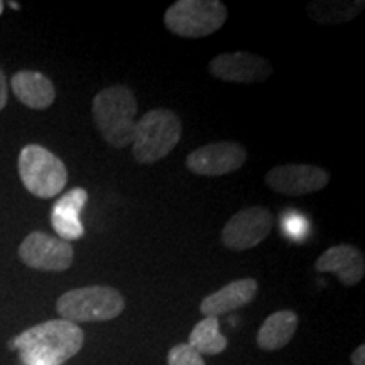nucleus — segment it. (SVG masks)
<instances>
[{
  "mask_svg": "<svg viewBox=\"0 0 365 365\" xmlns=\"http://www.w3.org/2000/svg\"><path fill=\"white\" fill-rule=\"evenodd\" d=\"M85 344V331L66 319H49L27 328L9 341L24 365H63L75 357Z\"/></svg>",
  "mask_w": 365,
  "mask_h": 365,
  "instance_id": "1",
  "label": "nucleus"
},
{
  "mask_svg": "<svg viewBox=\"0 0 365 365\" xmlns=\"http://www.w3.org/2000/svg\"><path fill=\"white\" fill-rule=\"evenodd\" d=\"M139 110L135 95L129 86L112 85L100 90L91 102V115L103 140L113 149L132 144L135 115Z\"/></svg>",
  "mask_w": 365,
  "mask_h": 365,
  "instance_id": "2",
  "label": "nucleus"
},
{
  "mask_svg": "<svg viewBox=\"0 0 365 365\" xmlns=\"http://www.w3.org/2000/svg\"><path fill=\"white\" fill-rule=\"evenodd\" d=\"M182 135L181 118L170 108H154L135 122L132 156L139 164H154L170 156Z\"/></svg>",
  "mask_w": 365,
  "mask_h": 365,
  "instance_id": "3",
  "label": "nucleus"
},
{
  "mask_svg": "<svg viewBox=\"0 0 365 365\" xmlns=\"http://www.w3.org/2000/svg\"><path fill=\"white\" fill-rule=\"evenodd\" d=\"M125 309V298L110 286H86L66 291L56 301L61 319L71 323L110 322Z\"/></svg>",
  "mask_w": 365,
  "mask_h": 365,
  "instance_id": "4",
  "label": "nucleus"
},
{
  "mask_svg": "<svg viewBox=\"0 0 365 365\" xmlns=\"http://www.w3.org/2000/svg\"><path fill=\"white\" fill-rule=\"evenodd\" d=\"M17 168L24 188L36 198H54L65 190L68 182L65 163L39 144L22 148Z\"/></svg>",
  "mask_w": 365,
  "mask_h": 365,
  "instance_id": "5",
  "label": "nucleus"
},
{
  "mask_svg": "<svg viewBox=\"0 0 365 365\" xmlns=\"http://www.w3.org/2000/svg\"><path fill=\"white\" fill-rule=\"evenodd\" d=\"M227 17L220 0H178L164 12V26L180 38L202 39L222 29Z\"/></svg>",
  "mask_w": 365,
  "mask_h": 365,
  "instance_id": "6",
  "label": "nucleus"
},
{
  "mask_svg": "<svg viewBox=\"0 0 365 365\" xmlns=\"http://www.w3.org/2000/svg\"><path fill=\"white\" fill-rule=\"evenodd\" d=\"M274 215L266 207L242 208L228 218L220 232L222 244L235 252L257 247L271 234Z\"/></svg>",
  "mask_w": 365,
  "mask_h": 365,
  "instance_id": "7",
  "label": "nucleus"
},
{
  "mask_svg": "<svg viewBox=\"0 0 365 365\" xmlns=\"http://www.w3.org/2000/svg\"><path fill=\"white\" fill-rule=\"evenodd\" d=\"M19 257L27 267L44 272H63L75 261L70 242L44 232H31L19 245Z\"/></svg>",
  "mask_w": 365,
  "mask_h": 365,
  "instance_id": "8",
  "label": "nucleus"
},
{
  "mask_svg": "<svg viewBox=\"0 0 365 365\" xmlns=\"http://www.w3.org/2000/svg\"><path fill=\"white\" fill-rule=\"evenodd\" d=\"M247 161V149L237 140L202 145L186 158V168L198 176H225L239 171Z\"/></svg>",
  "mask_w": 365,
  "mask_h": 365,
  "instance_id": "9",
  "label": "nucleus"
},
{
  "mask_svg": "<svg viewBox=\"0 0 365 365\" xmlns=\"http://www.w3.org/2000/svg\"><path fill=\"white\" fill-rule=\"evenodd\" d=\"M274 193L284 196H304L327 188L330 175L313 164H282L267 171L264 178Z\"/></svg>",
  "mask_w": 365,
  "mask_h": 365,
  "instance_id": "10",
  "label": "nucleus"
},
{
  "mask_svg": "<svg viewBox=\"0 0 365 365\" xmlns=\"http://www.w3.org/2000/svg\"><path fill=\"white\" fill-rule=\"evenodd\" d=\"M210 75L228 83H262L271 78L274 68L267 58L247 51L222 53L210 61Z\"/></svg>",
  "mask_w": 365,
  "mask_h": 365,
  "instance_id": "11",
  "label": "nucleus"
},
{
  "mask_svg": "<svg viewBox=\"0 0 365 365\" xmlns=\"http://www.w3.org/2000/svg\"><path fill=\"white\" fill-rule=\"evenodd\" d=\"M318 272L336 274L344 286H357L365 276L364 252L352 244H339L327 249L314 262Z\"/></svg>",
  "mask_w": 365,
  "mask_h": 365,
  "instance_id": "12",
  "label": "nucleus"
},
{
  "mask_svg": "<svg viewBox=\"0 0 365 365\" xmlns=\"http://www.w3.org/2000/svg\"><path fill=\"white\" fill-rule=\"evenodd\" d=\"M259 293V282L254 277H244L228 282L222 289L208 294L200 303V313L205 318H218L220 314L244 308L252 303Z\"/></svg>",
  "mask_w": 365,
  "mask_h": 365,
  "instance_id": "13",
  "label": "nucleus"
},
{
  "mask_svg": "<svg viewBox=\"0 0 365 365\" xmlns=\"http://www.w3.org/2000/svg\"><path fill=\"white\" fill-rule=\"evenodd\" d=\"M88 202L85 188H73L54 203L51 212V225L58 234V239L71 242L80 240L85 235V227L80 220L81 210Z\"/></svg>",
  "mask_w": 365,
  "mask_h": 365,
  "instance_id": "14",
  "label": "nucleus"
},
{
  "mask_svg": "<svg viewBox=\"0 0 365 365\" xmlns=\"http://www.w3.org/2000/svg\"><path fill=\"white\" fill-rule=\"evenodd\" d=\"M11 86L16 98L33 110H46L56 100L53 81L39 71H17L12 76Z\"/></svg>",
  "mask_w": 365,
  "mask_h": 365,
  "instance_id": "15",
  "label": "nucleus"
},
{
  "mask_svg": "<svg viewBox=\"0 0 365 365\" xmlns=\"http://www.w3.org/2000/svg\"><path fill=\"white\" fill-rule=\"evenodd\" d=\"M299 325V317L291 309H281L264 319L257 331V346L264 352H276L293 340Z\"/></svg>",
  "mask_w": 365,
  "mask_h": 365,
  "instance_id": "16",
  "label": "nucleus"
},
{
  "mask_svg": "<svg viewBox=\"0 0 365 365\" xmlns=\"http://www.w3.org/2000/svg\"><path fill=\"white\" fill-rule=\"evenodd\" d=\"M364 9V0H314L308 4L307 14L317 24L333 26L354 21Z\"/></svg>",
  "mask_w": 365,
  "mask_h": 365,
  "instance_id": "17",
  "label": "nucleus"
},
{
  "mask_svg": "<svg viewBox=\"0 0 365 365\" xmlns=\"http://www.w3.org/2000/svg\"><path fill=\"white\" fill-rule=\"evenodd\" d=\"M188 345L200 355H218L225 352L228 340L220 331L218 318H203L190 333Z\"/></svg>",
  "mask_w": 365,
  "mask_h": 365,
  "instance_id": "18",
  "label": "nucleus"
},
{
  "mask_svg": "<svg viewBox=\"0 0 365 365\" xmlns=\"http://www.w3.org/2000/svg\"><path fill=\"white\" fill-rule=\"evenodd\" d=\"M168 365H207L202 355L188 344H178L168 352Z\"/></svg>",
  "mask_w": 365,
  "mask_h": 365,
  "instance_id": "19",
  "label": "nucleus"
},
{
  "mask_svg": "<svg viewBox=\"0 0 365 365\" xmlns=\"http://www.w3.org/2000/svg\"><path fill=\"white\" fill-rule=\"evenodd\" d=\"M7 98H9V88H7V80L6 75H4L2 68H0V112L6 108L7 105Z\"/></svg>",
  "mask_w": 365,
  "mask_h": 365,
  "instance_id": "20",
  "label": "nucleus"
},
{
  "mask_svg": "<svg viewBox=\"0 0 365 365\" xmlns=\"http://www.w3.org/2000/svg\"><path fill=\"white\" fill-rule=\"evenodd\" d=\"M350 360H352V365H365V345H359Z\"/></svg>",
  "mask_w": 365,
  "mask_h": 365,
  "instance_id": "21",
  "label": "nucleus"
},
{
  "mask_svg": "<svg viewBox=\"0 0 365 365\" xmlns=\"http://www.w3.org/2000/svg\"><path fill=\"white\" fill-rule=\"evenodd\" d=\"M9 6H11L14 11H19V4H16V2H9Z\"/></svg>",
  "mask_w": 365,
  "mask_h": 365,
  "instance_id": "22",
  "label": "nucleus"
},
{
  "mask_svg": "<svg viewBox=\"0 0 365 365\" xmlns=\"http://www.w3.org/2000/svg\"><path fill=\"white\" fill-rule=\"evenodd\" d=\"M2 12H4V2L0 0V16H2Z\"/></svg>",
  "mask_w": 365,
  "mask_h": 365,
  "instance_id": "23",
  "label": "nucleus"
},
{
  "mask_svg": "<svg viewBox=\"0 0 365 365\" xmlns=\"http://www.w3.org/2000/svg\"><path fill=\"white\" fill-rule=\"evenodd\" d=\"M21 365H24V364H21Z\"/></svg>",
  "mask_w": 365,
  "mask_h": 365,
  "instance_id": "24",
  "label": "nucleus"
}]
</instances>
